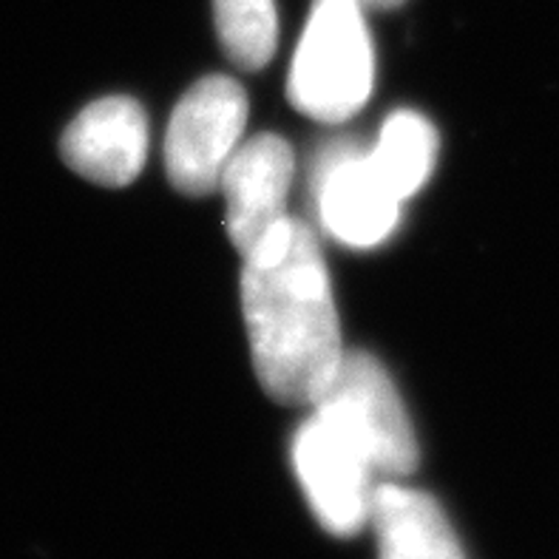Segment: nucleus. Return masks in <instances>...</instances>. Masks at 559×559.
Listing matches in <instances>:
<instances>
[{
	"label": "nucleus",
	"instance_id": "1",
	"mask_svg": "<svg viewBox=\"0 0 559 559\" xmlns=\"http://www.w3.org/2000/svg\"><path fill=\"white\" fill-rule=\"evenodd\" d=\"M241 259V310L255 376L278 404L312 406L344 358L319 236L287 213Z\"/></svg>",
	"mask_w": 559,
	"mask_h": 559
},
{
	"label": "nucleus",
	"instance_id": "2",
	"mask_svg": "<svg viewBox=\"0 0 559 559\" xmlns=\"http://www.w3.org/2000/svg\"><path fill=\"white\" fill-rule=\"evenodd\" d=\"M376 49L358 0H316L287 80L293 108L321 122H344L367 106Z\"/></svg>",
	"mask_w": 559,
	"mask_h": 559
},
{
	"label": "nucleus",
	"instance_id": "3",
	"mask_svg": "<svg viewBox=\"0 0 559 559\" xmlns=\"http://www.w3.org/2000/svg\"><path fill=\"white\" fill-rule=\"evenodd\" d=\"M312 412L353 440L376 477L404 480L415 475L420 461L415 429L390 372L369 353L344 349L338 372Z\"/></svg>",
	"mask_w": 559,
	"mask_h": 559
},
{
	"label": "nucleus",
	"instance_id": "4",
	"mask_svg": "<svg viewBox=\"0 0 559 559\" xmlns=\"http://www.w3.org/2000/svg\"><path fill=\"white\" fill-rule=\"evenodd\" d=\"M248 126V94L234 78L211 74L193 83L165 134V170L170 185L188 197L219 188L227 159L239 148Z\"/></svg>",
	"mask_w": 559,
	"mask_h": 559
},
{
	"label": "nucleus",
	"instance_id": "5",
	"mask_svg": "<svg viewBox=\"0 0 559 559\" xmlns=\"http://www.w3.org/2000/svg\"><path fill=\"white\" fill-rule=\"evenodd\" d=\"M310 197L321 227L355 250L378 248L401 225V199L383 182L369 148L330 142L310 165Z\"/></svg>",
	"mask_w": 559,
	"mask_h": 559
},
{
	"label": "nucleus",
	"instance_id": "6",
	"mask_svg": "<svg viewBox=\"0 0 559 559\" xmlns=\"http://www.w3.org/2000/svg\"><path fill=\"white\" fill-rule=\"evenodd\" d=\"M293 468L326 532L353 537L369 523L376 472L353 440L316 412L293 438Z\"/></svg>",
	"mask_w": 559,
	"mask_h": 559
},
{
	"label": "nucleus",
	"instance_id": "7",
	"mask_svg": "<svg viewBox=\"0 0 559 559\" xmlns=\"http://www.w3.org/2000/svg\"><path fill=\"white\" fill-rule=\"evenodd\" d=\"M293 148L278 134H255L227 159L219 188L227 205V236L248 253L270 227L287 216L293 185Z\"/></svg>",
	"mask_w": 559,
	"mask_h": 559
},
{
	"label": "nucleus",
	"instance_id": "8",
	"mask_svg": "<svg viewBox=\"0 0 559 559\" xmlns=\"http://www.w3.org/2000/svg\"><path fill=\"white\" fill-rule=\"evenodd\" d=\"M60 154L71 170L92 182L131 185L148 159V117L131 97L97 99L66 128Z\"/></svg>",
	"mask_w": 559,
	"mask_h": 559
},
{
	"label": "nucleus",
	"instance_id": "9",
	"mask_svg": "<svg viewBox=\"0 0 559 559\" xmlns=\"http://www.w3.org/2000/svg\"><path fill=\"white\" fill-rule=\"evenodd\" d=\"M369 523L378 537V559H466L438 500L404 483H378Z\"/></svg>",
	"mask_w": 559,
	"mask_h": 559
},
{
	"label": "nucleus",
	"instance_id": "10",
	"mask_svg": "<svg viewBox=\"0 0 559 559\" xmlns=\"http://www.w3.org/2000/svg\"><path fill=\"white\" fill-rule=\"evenodd\" d=\"M438 131L424 114L395 111L381 126L369 159L401 202L420 191L438 163Z\"/></svg>",
	"mask_w": 559,
	"mask_h": 559
},
{
	"label": "nucleus",
	"instance_id": "11",
	"mask_svg": "<svg viewBox=\"0 0 559 559\" xmlns=\"http://www.w3.org/2000/svg\"><path fill=\"white\" fill-rule=\"evenodd\" d=\"M213 17L230 63L259 71L273 60L278 43L276 0H213Z\"/></svg>",
	"mask_w": 559,
	"mask_h": 559
},
{
	"label": "nucleus",
	"instance_id": "12",
	"mask_svg": "<svg viewBox=\"0 0 559 559\" xmlns=\"http://www.w3.org/2000/svg\"><path fill=\"white\" fill-rule=\"evenodd\" d=\"M364 9H395L401 7L404 0H358Z\"/></svg>",
	"mask_w": 559,
	"mask_h": 559
}]
</instances>
